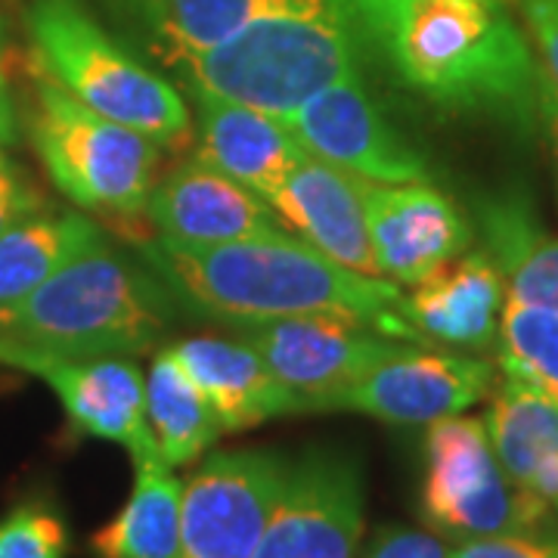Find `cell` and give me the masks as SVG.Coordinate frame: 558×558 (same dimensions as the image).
Returning a JSON list of instances; mask_svg holds the SVG:
<instances>
[{"mask_svg": "<svg viewBox=\"0 0 558 558\" xmlns=\"http://www.w3.org/2000/svg\"><path fill=\"white\" fill-rule=\"evenodd\" d=\"M363 53L425 106L534 137L539 60L506 0H336Z\"/></svg>", "mask_w": 558, "mask_h": 558, "instance_id": "obj_1", "label": "cell"}, {"mask_svg": "<svg viewBox=\"0 0 558 558\" xmlns=\"http://www.w3.org/2000/svg\"><path fill=\"white\" fill-rule=\"evenodd\" d=\"M143 252L168 289L208 317L242 326L304 314H339L369 323L398 341H425L403 317L398 282L348 270L311 242L286 233L220 245H183L159 236Z\"/></svg>", "mask_w": 558, "mask_h": 558, "instance_id": "obj_2", "label": "cell"}, {"mask_svg": "<svg viewBox=\"0 0 558 558\" xmlns=\"http://www.w3.org/2000/svg\"><path fill=\"white\" fill-rule=\"evenodd\" d=\"M363 47L336 0H274L178 72L183 87L286 119L360 72Z\"/></svg>", "mask_w": 558, "mask_h": 558, "instance_id": "obj_3", "label": "cell"}, {"mask_svg": "<svg viewBox=\"0 0 558 558\" xmlns=\"http://www.w3.org/2000/svg\"><path fill=\"white\" fill-rule=\"evenodd\" d=\"M171 317L159 274L106 240L10 307L0 317V339L60 357L140 354L159 344Z\"/></svg>", "mask_w": 558, "mask_h": 558, "instance_id": "obj_4", "label": "cell"}, {"mask_svg": "<svg viewBox=\"0 0 558 558\" xmlns=\"http://www.w3.org/2000/svg\"><path fill=\"white\" fill-rule=\"evenodd\" d=\"M25 28L38 72L106 119L159 146L190 137V106L178 87L121 44L87 0H32Z\"/></svg>", "mask_w": 558, "mask_h": 558, "instance_id": "obj_5", "label": "cell"}, {"mask_svg": "<svg viewBox=\"0 0 558 558\" xmlns=\"http://www.w3.org/2000/svg\"><path fill=\"white\" fill-rule=\"evenodd\" d=\"M28 131L44 171L72 205L121 220L146 215L159 183L156 140L94 112L44 72L35 78Z\"/></svg>", "mask_w": 558, "mask_h": 558, "instance_id": "obj_6", "label": "cell"}, {"mask_svg": "<svg viewBox=\"0 0 558 558\" xmlns=\"http://www.w3.org/2000/svg\"><path fill=\"white\" fill-rule=\"evenodd\" d=\"M422 515L469 539L534 531L546 509L502 472L484 418L459 413L428 428Z\"/></svg>", "mask_w": 558, "mask_h": 558, "instance_id": "obj_7", "label": "cell"}, {"mask_svg": "<svg viewBox=\"0 0 558 558\" xmlns=\"http://www.w3.org/2000/svg\"><path fill=\"white\" fill-rule=\"evenodd\" d=\"M289 462L277 450H223L205 459L180 494L183 558L255 556Z\"/></svg>", "mask_w": 558, "mask_h": 558, "instance_id": "obj_8", "label": "cell"}, {"mask_svg": "<svg viewBox=\"0 0 558 558\" xmlns=\"http://www.w3.org/2000/svg\"><path fill=\"white\" fill-rule=\"evenodd\" d=\"M279 121L299 140L304 153L360 180L435 183L428 156L388 121L360 72L323 87L292 116Z\"/></svg>", "mask_w": 558, "mask_h": 558, "instance_id": "obj_9", "label": "cell"}, {"mask_svg": "<svg viewBox=\"0 0 558 558\" xmlns=\"http://www.w3.org/2000/svg\"><path fill=\"white\" fill-rule=\"evenodd\" d=\"M360 531V459L336 447H311L289 462L282 494L252 558H354Z\"/></svg>", "mask_w": 558, "mask_h": 558, "instance_id": "obj_10", "label": "cell"}, {"mask_svg": "<svg viewBox=\"0 0 558 558\" xmlns=\"http://www.w3.org/2000/svg\"><path fill=\"white\" fill-rule=\"evenodd\" d=\"M236 339L245 341L286 388L307 400V413H317L319 400L360 381L410 344L339 314L242 323Z\"/></svg>", "mask_w": 558, "mask_h": 558, "instance_id": "obj_11", "label": "cell"}, {"mask_svg": "<svg viewBox=\"0 0 558 558\" xmlns=\"http://www.w3.org/2000/svg\"><path fill=\"white\" fill-rule=\"evenodd\" d=\"M0 363L38 376L60 398L69 428L81 438L121 444L134 462L161 457L146 418V379L134 360L60 357L0 339Z\"/></svg>", "mask_w": 558, "mask_h": 558, "instance_id": "obj_12", "label": "cell"}, {"mask_svg": "<svg viewBox=\"0 0 558 558\" xmlns=\"http://www.w3.org/2000/svg\"><path fill=\"white\" fill-rule=\"evenodd\" d=\"M494 385L481 357L403 348L363 379L317 403V413H360L391 425H435L475 407Z\"/></svg>", "mask_w": 558, "mask_h": 558, "instance_id": "obj_13", "label": "cell"}, {"mask_svg": "<svg viewBox=\"0 0 558 558\" xmlns=\"http://www.w3.org/2000/svg\"><path fill=\"white\" fill-rule=\"evenodd\" d=\"M360 193L379 274L398 286H416L472 245V223L435 183L360 180Z\"/></svg>", "mask_w": 558, "mask_h": 558, "instance_id": "obj_14", "label": "cell"}, {"mask_svg": "<svg viewBox=\"0 0 558 558\" xmlns=\"http://www.w3.org/2000/svg\"><path fill=\"white\" fill-rule=\"evenodd\" d=\"M146 218L159 236L183 245H220L282 233L270 202L205 161H183L153 186Z\"/></svg>", "mask_w": 558, "mask_h": 558, "instance_id": "obj_15", "label": "cell"}, {"mask_svg": "<svg viewBox=\"0 0 558 558\" xmlns=\"http://www.w3.org/2000/svg\"><path fill=\"white\" fill-rule=\"evenodd\" d=\"M100 22L153 69L178 75L274 0H94Z\"/></svg>", "mask_w": 558, "mask_h": 558, "instance_id": "obj_16", "label": "cell"}, {"mask_svg": "<svg viewBox=\"0 0 558 558\" xmlns=\"http://www.w3.org/2000/svg\"><path fill=\"white\" fill-rule=\"evenodd\" d=\"M267 202L326 258L366 277H381L369 242L360 178L304 153L295 171Z\"/></svg>", "mask_w": 558, "mask_h": 558, "instance_id": "obj_17", "label": "cell"}, {"mask_svg": "<svg viewBox=\"0 0 558 558\" xmlns=\"http://www.w3.org/2000/svg\"><path fill=\"white\" fill-rule=\"evenodd\" d=\"M186 97L196 109L199 161L240 180L264 199H270L304 159L299 140L274 116L199 87H186Z\"/></svg>", "mask_w": 558, "mask_h": 558, "instance_id": "obj_18", "label": "cell"}, {"mask_svg": "<svg viewBox=\"0 0 558 558\" xmlns=\"http://www.w3.org/2000/svg\"><path fill=\"white\" fill-rule=\"evenodd\" d=\"M171 354L199 385L223 432H245L270 418L307 413V400L286 388L242 339H183L171 344Z\"/></svg>", "mask_w": 558, "mask_h": 558, "instance_id": "obj_19", "label": "cell"}, {"mask_svg": "<svg viewBox=\"0 0 558 558\" xmlns=\"http://www.w3.org/2000/svg\"><path fill=\"white\" fill-rule=\"evenodd\" d=\"M506 282L487 252L440 264L403 295V317L422 339L453 348H487L497 339Z\"/></svg>", "mask_w": 558, "mask_h": 558, "instance_id": "obj_20", "label": "cell"}, {"mask_svg": "<svg viewBox=\"0 0 558 558\" xmlns=\"http://www.w3.org/2000/svg\"><path fill=\"white\" fill-rule=\"evenodd\" d=\"M475 220L509 299L558 311V240L543 230L531 196L519 186L484 193Z\"/></svg>", "mask_w": 558, "mask_h": 558, "instance_id": "obj_21", "label": "cell"}, {"mask_svg": "<svg viewBox=\"0 0 558 558\" xmlns=\"http://www.w3.org/2000/svg\"><path fill=\"white\" fill-rule=\"evenodd\" d=\"M100 242L106 233L84 211L47 208L0 233V317Z\"/></svg>", "mask_w": 558, "mask_h": 558, "instance_id": "obj_22", "label": "cell"}, {"mask_svg": "<svg viewBox=\"0 0 558 558\" xmlns=\"http://www.w3.org/2000/svg\"><path fill=\"white\" fill-rule=\"evenodd\" d=\"M137 481L121 512L100 527L90 549L97 558H183L180 494L183 484L161 457L134 462Z\"/></svg>", "mask_w": 558, "mask_h": 558, "instance_id": "obj_23", "label": "cell"}, {"mask_svg": "<svg viewBox=\"0 0 558 558\" xmlns=\"http://www.w3.org/2000/svg\"><path fill=\"white\" fill-rule=\"evenodd\" d=\"M146 418L161 459L171 469L196 462L223 435L218 413L211 410L193 376L171 354V348H161L149 366Z\"/></svg>", "mask_w": 558, "mask_h": 558, "instance_id": "obj_24", "label": "cell"}, {"mask_svg": "<svg viewBox=\"0 0 558 558\" xmlns=\"http://www.w3.org/2000/svg\"><path fill=\"white\" fill-rule=\"evenodd\" d=\"M484 425L502 472L519 487L558 453V400L527 381L506 376Z\"/></svg>", "mask_w": 558, "mask_h": 558, "instance_id": "obj_25", "label": "cell"}, {"mask_svg": "<svg viewBox=\"0 0 558 558\" xmlns=\"http://www.w3.org/2000/svg\"><path fill=\"white\" fill-rule=\"evenodd\" d=\"M499 366L558 400V311L509 299L499 314Z\"/></svg>", "mask_w": 558, "mask_h": 558, "instance_id": "obj_26", "label": "cell"}, {"mask_svg": "<svg viewBox=\"0 0 558 558\" xmlns=\"http://www.w3.org/2000/svg\"><path fill=\"white\" fill-rule=\"evenodd\" d=\"M69 527L50 502L28 499L0 519V558H65Z\"/></svg>", "mask_w": 558, "mask_h": 558, "instance_id": "obj_27", "label": "cell"}, {"mask_svg": "<svg viewBox=\"0 0 558 558\" xmlns=\"http://www.w3.org/2000/svg\"><path fill=\"white\" fill-rule=\"evenodd\" d=\"M44 208L47 202L38 193V186L28 180L16 161L0 153V233H7L10 227H16Z\"/></svg>", "mask_w": 558, "mask_h": 558, "instance_id": "obj_28", "label": "cell"}, {"mask_svg": "<svg viewBox=\"0 0 558 558\" xmlns=\"http://www.w3.org/2000/svg\"><path fill=\"white\" fill-rule=\"evenodd\" d=\"M519 10L527 35L534 38L543 75L558 90V0H509Z\"/></svg>", "mask_w": 558, "mask_h": 558, "instance_id": "obj_29", "label": "cell"}, {"mask_svg": "<svg viewBox=\"0 0 558 558\" xmlns=\"http://www.w3.org/2000/svg\"><path fill=\"white\" fill-rule=\"evenodd\" d=\"M450 558H558V543H543L521 534H490L459 543Z\"/></svg>", "mask_w": 558, "mask_h": 558, "instance_id": "obj_30", "label": "cell"}, {"mask_svg": "<svg viewBox=\"0 0 558 558\" xmlns=\"http://www.w3.org/2000/svg\"><path fill=\"white\" fill-rule=\"evenodd\" d=\"M366 558H450V553L435 534L391 524L376 534Z\"/></svg>", "mask_w": 558, "mask_h": 558, "instance_id": "obj_31", "label": "cell"}, {"mask_svg": "<svg viewBox=\"0 0 558 558\" xmlns=\"http://www.w3.org/2000/svg\"><path fill=\"white\" fill-rule=\"evenodd\" d=\"M521 490L537 499L546 512H558V453L546 459L537 472L521 484Z\"/></svg>", "mask_w": 558, "mask_h": 558, "instance_id": "obj_32", "label": "cell"}, {"mask_svg": "<svg viewBox=\"0 0 558 558\" xmlns=\"http://www.w3.org/2000/svg\"><path fill=\"white\" fill-rule=\"evenodd\" d=\"M539 119H543V134L553 143L558 168V90L546 75H539Z\"/></svg>", "mask_w": 558, "mask_h": 558, "instance_id": "obj_33", "label": "cell"}, {"mask_svg": "<svg viewBox=\"0 0 558 558\" xmlns=\"http://www.w3.org/2000/svg\"><path fill=\"white\" fill-rule=\"evenodd\" d=\"M20 140V121H16V106L10 97L7 78L0 72V146H13Z\"/></svg>", "mask_w": 558, "mask_h": 558, "instance_id": "obj_34", "label": "cell"}, {"mask_svg": "<svg viewBox=\"0 0 558 558\" xmlns=\"http://www.w3.org/2000/svg\"><path fill=\"white\" fill-rule=\"evenodd\" d=\"M3 44H7V25L0 20V57H3Z\"/></svg>", "mask_w": 558, "mask_h": 558, "instance_id": "obj_35", "label": "cell"}]
</instances>
